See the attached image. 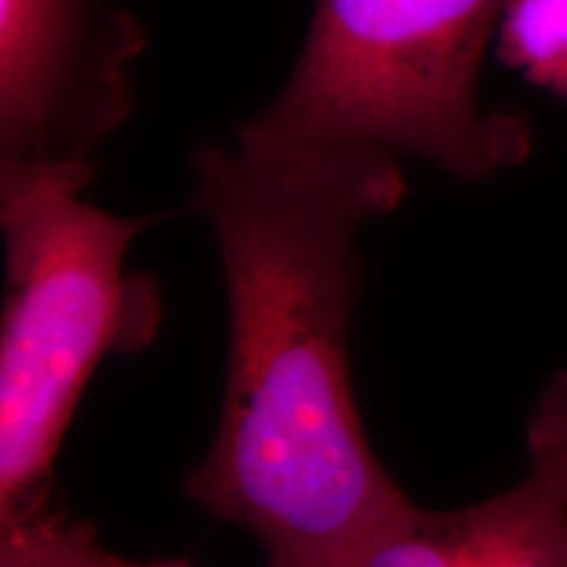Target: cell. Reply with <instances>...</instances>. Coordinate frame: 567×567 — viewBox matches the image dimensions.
I'll return each instance as SVG.
<instances>
[{
    "mask_svg": "<svg viewBox=\"0 0 567 567\" xmlns=\"http://www.w3.org/2000/svg\"><path fill=\"white\" fill-rule=\"evenodd\" d=\"M193 168L221 255L229 368L187 492L250 530L266 567H358L415 505L371 450L350 375L358 234L408 195L400 155L234 137Z\"/></svg>",
    "mask_w": 567,
    "mask_h": 567,
    "instance_id": "obj_1",
    "label": "cell"
},
{
    "mask_svg": "<svg viewBox=\"0 0 567 567\" xmlns=\"http://www.w3.org/2000/svg\"><path fill=\"white\" fill-rule=\"evenodd\" d=\"M509 0H318L279 95L237 130L268 147L371 145L465 182L520 166L530 126L484 109L481 63Z\"/></svg>",
    "mask_w": 567,
    "mask_h": 567,
    "instance_id": "obj_2",
    "label": "cell"
},
{
    "mask_svg": "<svg viewBox=\"0 0 567 567\" xmlns=\"http://www.w3.org/2000/svg\"><path fill=\"white\" fill-rule=\"evenodd\" d=\"M84 189L53 176L0 184V526L51 502L55 457L92 373L105 354L145 344L161 318L153 289L124 268L153 218L97 208Z\"/></svg>",
    "mask_w": 567,
    "mask_h": 567,
    "instance_id": "obj_3",
    "label": "cell"
},
{
    "mask_svg": "<svg viewBox=\"0 0 567 567\" xmlns=\"http://www.w3.org/2000/svg\"><path fill=\"white\" fill-rule=\"evenodd\" d=\"M145 32L118 0H0V184H90L132 113Z\"/></svg>",
    "mask_w": 567,
    "mask_h": 567,
    "instance_id": "obj_4",
    "label": "cell"
},
{
    "mask_svg": "<svg viewBox=\"0 0 567 567\" xmlns=\"http://www.w3.org/2000/svg\"><path fill=\"white\" fill-rule=\"evenodd\" d=\"M465 567H567V499L534 473L467 507Z\"/></svg>",
    "mask_w": 567,
    "mask_h": 567,
    "instance_id": "obj_5",
    "label": "cell"
},
{
    "mask_svg": "<svg viewBox=\"0 0 567 567\" xmlns=\"http://www.w3.org/2000/svg\"><path fill=\"white\" fill-rule=\"evenodd\" d=\"M0 567H189L142 563L111 551L97 530L66 509L45 507L0 526Z\"/></svg>",
    "mask_w": 567,
    "mask_h": 567,
    "instance_id": "obj_6",
    "label": "cell"
},
{
    "mask_svg": "<svg viewBox=\"0 0 567 567\" xmlns=\"http://www.w3.org/2000/svg\"><path fill=\"white\" fill-rule=\"evenodd\" d=\"M496 34L507 66L567 101V0H509Z\"/></svg>",
    "mask_w": 567,
    "mask_h": 567,
    "instance_id": "obj_7",
    "label": "cell"
},
{
    "mask_svg": "<svg viewBox=\"0 0 567 567\" xmlns=\"http://www.w3.org/2000/svg\"><path fill=\"white\" fill-rule=\"evenodd\" d=\"M467 507L455 513H431L413 505L392 528L384 530L358 567H465Z\"/></svg>",
    "mask_w": 567,
    "mask_h": 567,
    "instance_id": "obj_8",
    "label": "cell"
},
{
    "mask_svg": "<svg viewBox=\"0 0 567 567\" xmlns=\"http://www.w3.org/2000/svg\"><path fill=\"white\" fill-rule=\"evenodd\" d=\"M530 473L567 499V415L536 410L530 425Z\"/></svg>",
    "mask_w": 567,
    "mask_h": 567,
    "instance_id": "obj_9",
    "label": "cell"
}]
</instances>
